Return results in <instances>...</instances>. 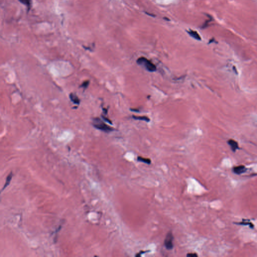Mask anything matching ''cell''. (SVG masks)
<instances>
[{"label": "cell", "mask_w": 257, "mask_h": 257, "mask_svg": "<svg viewBox=\"0 0 257 257\" xmlns=\"http://www.w3.org/2000/svg\"><path fill=\"white\" fill-rule=\"evenodd\" d=\"M92 125L94 127L97 129L105 132L106 133L112 132L114 130L113 128L107 125L99 118H95L93 119Z\"/></svg>", "instance_id": "6da1fadb"}, {"label": "cell", "mask_w": 257, "mask_h": 257, "mask_svg": "<svg viewBox=\"0 0 257 257\" xmlns=\"http://www.w3.org/2000/svg\"><path fill=\"white\" fill-rule=\"evenodd\" d=\"M138 64L144 67L147 70L150 72H154L156 70V66L152 62L145 57H140L137 60Z\"/></svg>", "instance_id": "7a4b0ae2"}, {"label": "cell", "mask_w": 257, "mask_h": 257, "mask_svg": "<svg viewBox=\"0 0 257 257\" xmlns=\"http://www.w3.org/2000/svg\"><path fill=\"white\" fill-rule=\"evenodd\" d=\"M173 240H174V237L173 235V234L172 232H169L167 233L166 235V238L164 240V246L165 247L166 249L168 250H172L174 247V244H173Z\"/></svg>", "instance_id": "3957f363"}, {"label": "cell", "mask_w": 257, "mask_h": 257, "mask_svg": "<svg viewBox=\"0 0 257 257\" xmlns=\"http://www.w3.org/2000/svg\"><path fill=\"white\" fill-rule=\"evenodd\" d=\"M228 143L231 147V148L232 149L233 152H236L238 149H239V146L238 143L235 140L233 139H230L228 141Z\"/></svg>", "instance_id": "277c9868"}, {"label": "cell", "mask_w": 257, "mask_h": 257, "mask_svg": "<svg viewBox=\"0 0 257 257\" xmlns=\"http://www.w3.org/2000/svg\"><path fill=\"white\" fill-rule=\"evenodd\" d=\"M247 170V168L244 165H240L235 167L233 168V172L237 174H241L245 172Z\"/></svg>", "instance_id": "5b68a950"}, {"label": "cell", "mask_w": 257, "mask_h": 257, "mask_svg": "<svg viewBox=\"0 0 257 257\" xmlns=\"http://www.w3.org/2000/svg\"><path fill=\"white\" fill-rule=\"evenodd\" d=\"M187 33L189 34V35L191 37H192L194 39H195L197 40H201V38L200 37V36L196 31H193L192 30H190L189 31H187Z\"/></svg>", "instance_id": "8992f818"}, {"label": "cell", "mask_w": 257, "mask_h": 257, "mask_svg": "<svg viewBox=\"0 0 257 257\" xmlns=\"http://www.w3.org/2000/svg\"><path fill=\"white\" fill-rule=\"evenodd\" d=\"M69 98H70V100L74 103L77 104H79L80 103L81 100L79 99V97L76 94L73 93H71L69 94Z\"/></svg>", "instance_id": "52a82bcc"}, {"label": "cell", "mask_w": 257, "mask_h": 257, "mask_svg": "<svg viewBox=\"0 0 257 257\" xmlns=\"http://www.w3.org/2000/svg\"><path fill=\"white\" fill-rule=\"evenodd\" d=\"M18 1L21 3L25 5L27 7L28 11L30 9L32 4V0H18Z\"/></svg>", "instance_id": "ba28073f"}, {"label": "cell", "mask_w": 257, "mask_h": 257, "mask_svg": "<svg viewBox=\"0 0 257 257\" xmlns=\"http://www.w3.org/2000/svg\"><path fill=\"white\" fill-rule=\"evenodd\" d=\"M133 118L135 120L143 121H145V122H148L150 121V119L149 118H148L147 117H146V116H133Z\"/></svg>", "instance_id": "9c48e42d"}, {"label": "cell", "mask_w": 257, "mask_h": 257, "mask_svg": "<svg viewBox=\"0 0 257 257\" xmlns=\"http://www.w3.org/2000/svg\"><path fill=\"white\" fill-rule=\"evenodd\" d=\"M137 160L139 162H143V163H146V164H150L151 163V161L150 159H149L148 158H143V157H141V156H138V157Z\"/></svg>", "instance_id": "30bf717a"}, {"label": "cell", "mask_w": 257, "mask_h": 257, "mask_svg": "<svg viewBox=\"0 0 257 257\" xmlns=\"http://www.w3.org/2000/svg\"><path fill=\"white\" fill-rule=\"evenodd\" d=\"M12 176H13V173L11 172L10 173V174L7 176V179H6V183L5 184L3 187V188H2V190H4L10 184V183L11 182V179L12 178Z\"/></svg>", "instance_id": "8fae6325"}, {"label": "cell", "mask_w": 257, "mask_h": 257, "mask_svg": "<svg viewBox=\"0 0 257 257\" xmlns=\"http://www.w3.org/2000/svg\"><path fill=\"white\" fill-rule=\"evenodd\" d=\"M89 81H85L80 86L81 87H83L84 88V89H86V88L88 86H89Z\"/></svg>", "instance_id": "7c38bea8"}, {"label": "cell", "mask_w": 257, "mask_h": 257, "mask_svg": "<svg viewBox=\"0 0 257 257\" xmlns=\"http://www.w3.org/2000/svg\"><path fill=\"white\" fill-rule=\"evenodd\" d=\"M187 257H197L198 255L196 253H189L187 255Z\"/></svg>", "instance_id": "4fadbf2b"}, {"label": "cell", "mask_w": 257, "mask_h": 257, "mask_svg": "<svg viewBox=\"0 0 257 257\" xmlns=\"http://www.w3.org/2000/svg\"><path fill=\"white\" fill-rule=\"evenodd\" d=\"M101 117H102V118H103V120H105V121H106V122H108V123H109V124H112V122H111V121H110V120H109V119H107V118H106V117H104V116H101Z\"/></svg>", "instance_id": "5bb4252c"}]
</instances>
